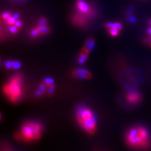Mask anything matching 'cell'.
Instances as JSON below:
<instances>
[{
    "label": "cell",
    "instance_id": "cell-14",
    "mask_svg": "<svg viewBox=\"0 0 151 151\" xmlns=\"http://www.w3.org/2000/svg\"><path fill=\"white\" fill-rule=\"evenodd\" d=\"M44 83L47 85V86H50V85L54 84V80L52 78H47L44 79Z\"/></svg>",
    "mask_w": 151,
    "mask_h": 151
},
{
    "label": "cell",
    "instance_id": "cell-11",
    "mask_svg": "<svg viewBox=\"0 0 151 151\" xmlns=\"http://www.w3.org/2000/svg\"><path fill=\"white\" fill-rule=\"evenodd\" d=\"M21 68V63L19 61H12V68L11 69H18Z\"/></svg>",
    "mask_w": 151,
    "mask_h": 151
},
{
    "label": "cell",
    "instance_id": "cell-8",
    "mask_svg": "<svg viewBox=\"0 0 151 151\" xmlns=\"http://www.w3.org/2000/svg\"><path fill=\"white\" fill-rule=\"evenodd\" d=\"M77 5L80 12L84 13L88 12L89 6L88 5V4L86 2L83 1V0H79V1H78L77 3Z\"/></svg>",
    "mask_w": 151,
    "mask_h": 151
},
{
    "label": "cell",
    "instance_id": "cell-19",
    "mask_svg": "<svg viewBox=\"0 0 151 151\" xmlns=\"http://www.w3.org/2000/svg\"><path fill=\"white\" fill-rule=\"evenodd\" d=\"M16 21H17V20H15V19L12 17L8 20V22L9 25H14V24H15Z\"/></svg>",
    "mask_w": 151,
    "mask_h": 151
},
{
    "label": "cell",
    "instance_id": "cell-24",
    "mask_svg": "<svg viewBox=\"0 0 151 151\" xmlns=\"http://www.w3.org/2000/svg\"><path fill=\"white\" fill-rule=\"evenodd\" d=\"M150 25H151V20H150Z\"/></svg>",
    "mask_w": 151,
    "mask_h": 151
},
{
    "label": "cell",
    "instance_id": "cell-10",
    "mask_svg": "<svg viewBox=\"0 0 151 151\" xmlns=\"http://www.w3.org/2000/svg\"><path fill=\"white\" fill-rule=\"evenodd\" d=\"M37 30H38V31H39V34H42V35L47 34L49 31V28L47 27H46V26H40V25L37 28Z\"/></svg>",
    "mask_w": 151,
    "mask_h": 151
},
{
    "label": "cell",
    "instance_id": "cell-9",
    "mask_svg": "<svg viewBox=\"0 0 151 151\" xmlns=\"http://www.w3.org/2000/svg\"><path fill=\"white\" fill-rule=\"evenodd\" d=\"M94 45H95V41L94 40V39H89L86 42V43H85L84 49L90 52L94 49Z\"/></svg>",
    "mask_w": 151,
    "mask_h": 151
},
{
    "label": "cell",
    "instance_id": "cell-17",
    "mask_svg": "<svg viewBox=\"0 0 151 151\" xmlns=\"http://www.w3.org/2000/svg\"><path fill=\"white\" fill-rule=\"evenodd\" d=\"M4 65L6 69H11V68H12V61H10V60L5 61V62H4Z\"/></svg>",
    "mask_w": 151,
    "mask_h": 151
},
{
    "label": "cell",
    "instance_id": "cell-21",
    "mask_svg": "<svg viewBox=\"0 0 151 151\" xmlns=\"http://www.w3.org/2000/svg\"><path fill=\"white\" fill-rule=\"evenodd\" d=\"M15 25L17 27L20 28L22 26V22L21 21H20V20H17L16 23H15Z\"/></svg>",
    "mask_w": 151,
    "mask_h": 151
},
{
    "label": "cell",
    "instance_id": "cell-3",
    "mask_svg": "<svg viewBox=\"0 0 151 151\" xmlns=\"http://www.w3.org/2000/svg\"><path fill=\"white\" fill-rule=\"evenodd\" d=\"M23 79L20 75H15L4 85L3 90L5 96L12 103H17L23 95Z\"/></svg>",
    "mask_w": 151,
    "mask_h": 151
},
{
    "label": "cell",
    "instance_id": "cell-15",
    "mask_svg": "<svg viewBox=\"0 0 151 151\" xmlns=\"http://www.w3.org/2000/svg\"><path fill=\"white\" fill-rule=\"evenodd\" d=\"M2 17L3 18L4 20H5L6 21H8L9 18H10L12 17V15L9 14V13H7V12H4L2 14Z\"/></svg>",
    "mask_w": 151,
    "mask_h": 151
},
{
    "label": "cell",
    "instance_id": "cell-16",
    "mask_svg": "<svg viewBox=\"0 0 151 151\" xmlns=\"http://www.w3.org/2000/svg\"><path fill=\"white\" fill-rule=\"evenodd\" d=\"M9 31L12 34H15L18 31V27L16 25H12L9 27Z\"/></svg>",
    "mask_w": 151,
    "mask_h": 151
},
{
    "label": "cell",
    "instance_id": "cell-13",
    "mask_svg": "<svg viewBox=\"0 0 151 151\" xmlns=\"http://www.w3.org/2000/svg\"><path fill=\"white\" fill-rule=\"evenodd\" d=\"M119 31L120 30L116 28H109V32L112 36H117L119 34Z\"/></svg>",
    "mask_w": 151,
    "mask_h": 151
},
{
    "label": "cell",
    "instance_id": "cell-4",
    "mask_svg": "<svg viewBox=\"0 0 151 151\" xmlns=\"http://www.w3.org/2000/svg\"><path fill=\"white\" fill-rule=\"evenodd\" d=\"M43 132V126L39 122L29 121L23 124L19 133V138L25 141L39 140Z\"/></svg>",
    "mask_w": 151,
    "mask_h": 151
},
{
    "label": "cell",
    "instance_id": "cell-20",
    "mask_svg": "<svg viewBox=\"0 0 151 151\" xmlns=\"http://www.w3.org/2000/svg\"><path fill=\"white\" fill-rule=\"evenodd\" d=\"M46 23H47V20L46 19L44 18H41L40 21H39V25L40 26H45L46 25Z\"/></svg>",
    "mask_w": 151,
    "mask_h": 151
},
{
    "label": "cell",
    "instance_id": "cell-23",
    "mask_svg": "<svg viewBox=\"0 0 151 151\" xmlns=\"http://www.w3.org/2000/svg\"><path fill=\"white\" fill-rule=\"evenodd\" d=\"M13 17L15 19V20H18V18H19V14H18V13H15L14 14V15H13Z\"/></svg>",
    "mask_w": 151,
    "mask_h": 151
},
{
    "label": "cell",
    "instance_id": "cell-18",
    "mask_svg": "<svg viewBox=\"0 0 151 151\" xmlns=\"http://www.w3.org/2000/svg\"><path fill=\"white\" fill-rule=\"evenodd\" d=\"M39 31H38L37 29H33L31 31V35H32V37H37L38 35H39Z\"/></svg>",
    "mask_w": 151,
    "mask_h": 151
},
{
    "label": "cell",
    "instance_id": "cell-7",
    "mask_svg": "<svg viewBox=\"0 0 151 151\" xmlns=\"http://www.w3.org/2000/svg\"><path fill=\"white\" fill-rule=\"evenodd\" d=\"M89 54V51L83 49V51L81 52V54H79V55L78 57V63L79 64H83L86 63Z\"/></svg>",
    "mask_w": 151,
    "mask_h": 151
},
{
    "label": "cell",
    "instance_id": "cell-1",
    "mask_svg": "<svg viewBox=\"0 0 151 151\" xmlns=\"http://www.w3.org/2000/svg\"><path fill=\"white\" fill-rule=\"evenodd\" d=\"M125 141L132 149L146 150L151 145V135L146 127L142 125L135 126L127 132Z\"/></svg>",
    "mask_w": 151,
    "mask_h": 151
},
{
    "label": "cell",
    "instance_id": "cell-5",
    "mask_svg": "<svg viewBox=\"0 0 151 151\" xmlns=\"http://www.w3.org/2000/svg\"><path fill=\"white\" fill-rule=\"evenodd\" d=\"M126 100L130 105H137L142 100L141 94L137 91H130L127 93Z\"/></svg>",
    "mask_w": 151,
    "mask_h": 151
},
{
    "label": "cell",
    "instance_id": "cell-2",
    "mask_svg": "<svg viewBox=\"0 0 151 151\" xmlns=\"http://www.w3.org/2000/svg\"><path fill=\"white\" fill-rule=\"evenodd\" d=\"M76 118L79 126L89 134L95 133L97 120L91 110L85 106H79L76 111Z\"/></svg>",
    "mask_w": 151,
    "mask_h": 151
},
{
    "label": "cell",
    "instance_id": "cell-22",
    "mask_svg": "<svg viewBox=\"0 0 151 151\" xmlns=\"http://www.w3.org/2000/svg\"><path fill=\"white\" fill-rule=\"evenodd\" d=\"M129 21H130V22H132V23H135V22H136V20H135V18L134 17H130L129 18Z\"/></svg>",
    "mask_w": 151,
    "mask_h": 151
},
{
    "label": "cell",
    "instance_id": "cell-12",
    "mask_svg": "<svg viewBox=\"0 0 151 151\" xmlns=\"http://www.w3.org/2000/svg\"><path fill=\"white\" fill-rule=\"evenodd\" d=\"M55 86L54 84L50 85V86H47V94H49V95H52V94H53L55 92Z\"/></svg>",
    "mask_w": 151,
    "mask_h": 151
},
{
    "label": "cell",
    "instance_id": "cell-6",
    "mask_svg": "<svg viewBox=\"0 0 151 151\" xmlns=\"http://www.w3.org/2000/svg\"><path fill=\"white\" fill-rule=\"evenodd\" d=\"M72 76L78 79H89L91 78L92 74L88 69L84 68H77L73 70Z\"/></svg>",
    "mask_w": 151,
    "mask_h": 151
}]
</instances>
